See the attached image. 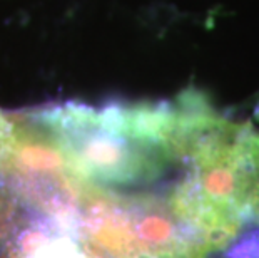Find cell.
Wrapping results in <instances>:
<instances>
[{
    "instance_id": "6da1fadb",
    "label": "cell",
    "mask_w": 259,
    "mask_h": 258,
    "mask_svg": "<svg viewBox=\"0 0 259 258\" xmlns=\"http://www.w3.org/2000/svg\"><path fill=\"white\" fill-rule=\"evenodd\" d=\"M77 223L62 219H38L27 227L12 243L9 258H91L79 240Z\"/></svg>"
}]
</instances>
